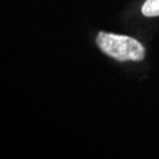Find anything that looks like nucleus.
Masks as SVG:
<instances>
[{
  "label": "nucleus",
  "instance_id": "f03ea898",
  "mask_svg": "<svg viewBox=\"0 0 159 159\" xmlns=\"http://www.w3.org/2000/svg\"><path fill=\"white\" fill-rule=\"evenodd\" d=\"M142 12L145 17H158L159 0H146V2L142 7Z\"/></svg>",
  "mask_w": 159,
  "mask_h": 159
},
{
  "label": "nucleus",
  "instance_id": "f257e3e1",
  "mask_svg": "<svg viewBox=\"0 0 159 159\" xmlns=\"http://www.w3.org/2000/svg\"><path fill=\"white\" fill-rule=\"evenodd\" d=\"M96 43L104 54L118 61H141L145 58L144 46L132 37L101 31Z\"/></svg>",
  "mask_w": 159,
  "mask_h": 159
}]
</instances>
